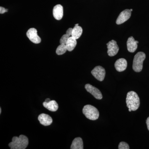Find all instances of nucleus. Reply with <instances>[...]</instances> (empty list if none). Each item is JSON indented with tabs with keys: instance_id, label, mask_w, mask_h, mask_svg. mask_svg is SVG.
<instances>
[{
	"instance_id": "15",
	"label": "nucleus",
	"mask_w": 149,
	"mask_h": 149,
	"mask_svg": "<svg viewBox=\"0 0 149 149\" xmlns=\"http://www.w3.org/2000/svg\"><path fill=\"white\" fill-rule=\"evenodd\" d=\"M70 149H83V143L82 139L80 137H77L74 139L72 141Z\"/></svg>"
},
{
	"instance_id": "23",
	"label": "nucleus",
	"mask_w": 149,
	"mask_h": 149,
	"mask_svg": "<svg viewBox=\"0 0 149 149\" xmlns=\"http://www.w3.org/2000/svg\"><path fill=\"white\" fill-rule=\"evenodd\" d=\"M50 101V100L49 99L47 98L46 99V100H45V102H49Z\"/></svg>"
},
{
	"instance_id": "7",
	"label": "nucleus",
	"mask_w": 149,
	"mask_h": 149,
	"mask_svg": "<svg viewBox=\"0 0 149 149\" xmlns=\"http://www.w3.org/2000/svg\"><path fill=\"white\" fill-rule=\"evenodd\" d=\"M107 53L110 56H113L117 54L119 51V47L117 42L115 40H112L107 44Z\"/></svg>"
},
{
	"instance_id": "12",
	"label": "nucleus",
	"mask_w": 149,
	"mask_h": 149,
	"mask_svg": "<svg viewBox=\"0 0 149 149\" xmlns=\"http://www.w3.org/2000/svg\"><path fill=\"white\" fill-rule=\"evenodd\" d=\"M53 15L54 17L57 20H60L62 18L63 15V9L61 5H57L54 7Z\"/></svg>"
},
{
	"instance_id": "6",
	"label": "nucleus",
	"mask_w": 149,
	"mask_h": 149,
	"mask_svg": "<svg viewBox=\"0 0 149 149\" xmlns=\"http://www.w3.org/2000/svg\"><path fill=\"white\" fill-rule=\"evenodd\" d=\"M27 36L28 39L32 42L38 44L41 42V39L37 35V29L34 28L29 29L27 32Z\"/></svg>"
},
{
	"instance_id": "24",
	"label": "nucleus",
	"mask_w": 149,
	"mask_h": 149,
	"mask_svg": "<svg viewBox=\"0 0 149 149\" xmlns=\"http://www.w3.org/2000/svg\"><path fill=\"white\" fill-rule=\"evenodd\" d=\"M1 108H0V113H1Z\"/></svg>"
},
{
	"instance_id": "5",
	"label": "nucleus",
	"mask_w": 149,
	"mask_h": 149,
	"mask_svg": "<svg viewBox=\"0 0 149 149\" xmlns=\"http://www.w3.org/2000/svg\"><path fill=\"white\" fill-rule=\"evenodd\" d=\"M94 77L100 81H102L105 76V70L101 66H96L91 71Z\"/></svg>"
},
{
	"instance_id": "17",
	"label": "nucleus",
	"mask_w": 149,
	"mask_h": 149,
	"mask_svg": "<svg viewBox=\"0 0 149 149\" xmlns=\"http://www.w3.org/2000/svg\"><path fill=\"white\" fill-rule=\"evenodd\" d=\"M68 51L71 52L73 50L77 45V41L71 36L70 37L65 44Z\"/></svg>"
},
{
	"instance_id": "4",
	"label": "nucleus",
	"mask_w": 149,
	"mask_h": 149,
	"mask_svg": "<svg viewBox=\"0 0 149 149\" xmlns=\"http://www.w3.org/2000/svg\"><path fill=\"white\" fill-rule=\"evenodd\" d=\"M146 54L143 52H139L136 54L133 59V68L136 72L142 71L143 68V63L146 59Z\"/></svg>"
},
{
	"instance_id": "2",
	"label": "nucleus",
	"mask_w": 149,
	"mask_h": 149,
	"mask_svg": "<svg viewBox=\"0 0 149 149\" xmlns=\"http://www.w3.org/2000/svg\"><path fill=\"white\" fill-rule=\"evenodd\" d=\"M29 141L28 138L24 135H21L19 137L15 136L12 141L8 144L11 149H25L28 146Z\"/></svg>"
},
{
	"instance_id": "18",
	"label": "nucleus",
	"mask_w": 149,
	"mask_h": 149,
	"mask_svg": "<svg viewBox=\"0 0 149 149\" xmlns=\"http://www.w3.org/2000/svg\"><path fill=\"white\" fill-rule=\"evenodd\" d=\"M72 30V28H70L67 30L66 34L63 35L61 38L60 41L61 44H63V45L66 44L68 40L70 37H71Z\"/></svg>"
},
{
	"instance_id": "16",
	"label": "nucleus",
	"mask_w": 149,
	"mask_h": 149,
	"mask_svg": "<svg viewBox=\"0 0 149 149\" xmlns=\"http://www.w3.org/2000/svg\"><path fill=\"white\" fill-rule=\"evenodd\" d=\"M82 33H83V29L82 27L79 26V24H75L74 28L72 29L71 36L77 40V39L80 38L82 35Z\"/></svg>"
},
{
	"instance_id": "11",
	"label": "nucleus",
	"mask_w": 149,
	"mask_h": 149,
	"mask_svg": "<svg viewBox=\"0 0 149 149\" xmlns=\"http://www.w3.org/2000/svg\"><path fill=\"white\" fill-rule=\"evenodd\" d=\"M116 69L118 72L124 71L127 68V62L125 59L121 58L118 59L114 64Z\"/></svg>"
},
{
	"instance_id": "9",
	"label": "nucleus",
	"mask_w": 149,
	"mask_h": 149,
	"mask_svg": "<svg viewBox=\"0 0 149 149\" xmlns=\"http://www.w3.org/2000/svg\"><path fill=\"white\" fill-rule=\"evenodd\" d=\"M131 15V11L130 10L126 9L120 13L116 19V23L120 24L128 20Z\"/></svg>"
},
{
	"instance_id": "19",
	"label": "nucleus",
	"mask_w": 149,
	"mask_h": 149,
	"mask_svg": "<svg viewBox=\"0 0 149 149\" xmlns=\"http://www.w3.org/2000/svg\"><path fill=\"white\" fill-rule=\"evenodd\" d=\"M68 51L66 45L63 44H61L58 47L56 50V53L58 55H61L63 54Z\"/></svg>"
},
{
	"instance_id": "14",
	"label": "nucleus",
	"mask_w": 149,
	"mask_h": 149,
	"mask_svg": "<svg viewBox=\"0 0 149 149\" xmlns=\"http://www.w3.org/2000/svg\"><path fill=\"white\" fill-rule=\"evenodd\" d=\"M43 106L46 109L51 111H56L58 109V104L55 100L50 101L49 102H43Z\"/></svg>"
},
{
	"instance_id": "3",
	"label": "nucleus",
	"mask_w": 149,
	"mask_h": 149,
	"mask_svg": "<svg viewBox=\"0 0 149 149\" xmlns=\"http://www.w3.org/2000/svg\"><path fill=\"white\" fill-rule=\"evenodd\" d=\"M83 113L90 120H95L98 118L100 113L98 109L91 105H86L83 107Z\"/></svg>"
},
{
	"instance_id": "21",
	"label": "nucleus",
	"mask_w": 149,
	"mask_h": 149,
	"mask_svg": "<svg viewBox=\"0 0 149 149\" xmlns=\"http://www.w3.org/2000/svg\"><path fill=\"white\" fill-rule=\"evenodd\" d=\"M8 11V10L5 8H4L3 7H0V13L1 14L5 13L6 12H7Z\"/></svg>"
},
{
	"instance_id": "10",
	"label": "nucleus",
	"mask_w": 149,
	"mask_h": 149,
	"mask_svg": "<svg viewBox=\"0 0 149 149\" xmlns=\"http://www.w3.org/2000/svg\"><path fill=\"white\" fill-rule=\"evenodd\" d=\"M38 120L42 125L45 126L50 125L52 123V118L49 115L45 113H41L38 117Z\"/></svg>"
},
{
	"instance_id": "8",
	"label": "nucleus",
	"mask_w": 149,
	"mask_h": 149,
	"mask_svg": "<svg viewBox=\"0 0 149 149\" xmlns=\"http://www.w3.org/2000/svg\"><path fill=\"white\" fill-rule=\"evenodd\" d=\"M85 88L88 93H91L96 99L97 100L102 99L101 92L97 88L89 84L85 85Z\"/></svg>"
},
{
	"instance_id": "25",
	"label": "nucleus",
	"mask_w": 149,
	"mask_h": 149,
	"mask_svg": "<svg viewBox=\"0 0 149 149\" xmlns=\"http://www.w3.org/2000/svg\"><path fill=\"white\" fill-rule=\"evenodd\" d=\"M128 111H132V110H131V109H128Z\"/></svg>"
},
{
	"instance_id": "20",
	"label": "nucleus",
	"mask_w": 149,
	"mask_h": 149,
	"mask_svg": "<svg viewBox=\"0 0 149 149\" xmlns=\"http://www.w3.org/2000/svg\"><path fill=\"white\" fill-rule=\"evenodd\" d=\"M118 149H130L129 146L127 143L124 142H120L118 146Z\"/></svg>"
},
{
	"instance_id": "26",
	"label": "nucleus",
	"mask_w": 149,
	"mask_h": 149,
	"mask_svg": "<svg viewBox=\"0 0 149 149\" xmlns=\"http://www.w3.org/2000/svg\"><path fill=\"white\" fill-rule=\"evenodd\" d=\"M130 10H131V11H133V9H130Z\"/></svg>"
},
{
	"instance_id": "22",
	"label": "nucleus",
	"mask_w": 149,
	"mask_h": 149,
	"mask_svg": "<svg viewBox=\"0 0 149 149\" xmlns=\"http://www.w3.org/2000/svg\"><path fill=\"white\" fill-rule=\"evenodd\" d=\"M146 124L148 130H149V117L146 120Z\"/></svg>"
},
{
	"instance_id": "13",
	"label": "nucleus",
	"mask_w": 149,
	"mask_h": 149,
	"mask_svg": "<svg viewBox=\"0 0 149 149\" xmlns=\"http://www.w3.org/2000/svg\"><path fill=\"white\" fill-rule=\"evenodd\" d=\"M139 43V42L136 41L133 37H129L127 42L128 50L130 52H134L138 48V44Z\"/></svg>"
},
{
	"instance_id": "1",
	"label": "nucleus",
	"mask_w": 149,
	"mask_h": 149,
	"mask_svg": "<svg viewBox=\"0 0 149 149\" xmlns=\"http://www.w3.org/2000/svg\"><path fill=\"white\" fill-rule=\"evenodd\" d=\"M126 103L128 109L135 111L139 109L140 100L138 94L134 91H130L127 93Z\"/></svg>"
}]
</instances>
